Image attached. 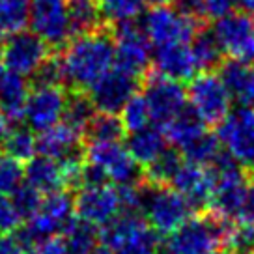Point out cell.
<instances>
[{"instance_id": "cell-1", "label": "cell", "mask_w": 254, "mask_h": 254, "mask_svg": "<svg viewBox=\"0 0 254 254\" xmlns=\"http://www.w3.org/2000/svg\"><path fill=\"white\" fill-rule=\"evenodd\" d=\"M64 84L73 92H88L114 65V40L111 30L99 28L65 43L60 53Z\"/></svg>"}, {"instance_id": "cell-2", "label": "cell", "mask_w": 254, "mask_h": 254, "mask_svg": "<svg viewBox=\"0 0 254 254\" xmlns=\"http://www.w3.org/2000/svg\"><path fill=\"white\" fill-rule=\"evenodd\" d=\"M234 221H228L211 209L190 215L182 226L170 232L163 243L165 254H213L228 238Z\"/></svg>"}, {"instance_id": "cell-3", "label": "cell", "mask_w": 254, "mask_h": 254, "mask_svg": "<svg viewBox=\"0 0 254 254\" xmlns=\"http://www.w3.org/2000/svg\"><path fill=\"white\" fill-rule=\"evenodd\" d=\"M138 192H140L138 213L161 236L165 234L168 236L170 232H174L194 211L174 187L157 185L144 180L138 185Z\"/></svg>"}, {"instance_id": "cell-4", "label": "cell", "mask_w": 254, "mask_h": 254, "mask_svg": "<svg viewBox=\"0 0 254 254\" xmlns=\"http://www.w3.org/2000/svg\"><path fill=\"white\" fill-rule=\"evenodd\" d=\"M73 211H75V198L71 194H67L65 190L51 192L41 200L40 209L30 219H26L28 222L19 230L15 238L28 253L43 241L58 238V234H62L67 222L73 219Z\"/></svg>"}, {"instance_id": "cell-5", "label": "cell", "mask_w": 254, "mask_h": 254, "mask_svg": "<svg viewBox=\"0 0 254 254\" xmlns=\"http://www.w3.org/2000/svg\"><path fill=\"white\" fill-rule=\"evenodd\" d=\"M157 236L140 213L124 211L103 226L101 241L112 254H161Z\"/></svg>"}, {"instance_id": "cell-6", "label": "cell", "mask_w": 254, "mask_h": 254, "mask_svg": "<svg viewBox=\"0 0 254 254\" xmlns=\"http://www.w3.org/2000/svg\"><path fill=\"white\" fill-rule=\"evenodd\" d=\"M111 34L114 40V65L142 80L151 64V43L140 23H135V19L114 23Z\"/></svg>"}, {"instance_id": "cell-7", "label": "cell", "mask_w": 254, "mask_h": 254, "mask_svg": "<svg viewBox=\"0 0 254 254\" xmlns=\"http://www.w3.org/2000/svg\"><path fill=\"white\" fill-rule=\"evenodd\" d=\"M187 101L206 126H219L230 114L232 97L221 77L213 71L194 75L187 88Z\"/></svg>"}, {"instance_id": "cell-8", "label": "cell", "mask_w": 254, "mask_h": 254, "mask_svg": "<svg viewBox=\"0 0 254 254\" xmlns=\"http://www.w3.org/2000/svg\"><path fill=\"white\" fill-rule=\"evenodd\" d=\"M140 26L151 45L161 47L170 43H189L204 24L182 13L176 6L165 4L153 6L144 15Z\"/></svg>"}, {"instance_id": "cell-9", "label": "cell", "mask_w": 254, "mask_h": 254, "mask_svg": "<svg viewBox=\"0 0 254 254\" xmlns=\"http://www.w3.org/2000/svg\"><path fill=\"white\" fill-rule=\"evenodd\" d=\"M88 163L101 168L118 187H133L144 182V170L120 142H88L84 150Z\"/></svg>"}, {"instance_id": "cell-10", "label": "cell", "mask_w": 254, "mask_h": 254, "mask_svg": "<svg viewBox=\"0 0 254 254\" xmlns=\"http://www.w3.org/2000/svg\"><path fill=\"white\" fill-rule=\"evenodd\" d=\"M217 138L226 153L249 172L254 170V107H239L217 127Z\"/></svg>"}, {"instance_id": "cell-11", "label": "cell", "mask_w": 254, "mask_h": 254, "mask_svg": "<svg viewBox=\"0 0 254 254\" xmlns=\"http://www.w3.org/2000/svg\"><path fill=\"white\" fill-rule=\"evenodd\" d=\"M142 95L151 114V124L165 127L185 111L187 92L178 80L168 79L157 71L148 73L142 79Z\"/></svg>"}, {"instance_id": "cell-12", "label": "cell", "mask_w": 254, "mask_h": 254, "mask_svg": "<svg viewBox=\"0 0 254 254\" xmlns=\"http://www.w3.org/2000/svg\"><path fill=\"white\" fill-rule=\"evenodd\" d=\"M51 47L32 30L9 34L0 49V62L11 73L32 77V73L51 56Z\"/></svg>"}, {"instance_id": "cell-13", "label": "cell", "mask_w": 254, "mask_h": 254, "mask_svg": "<svg viewBox=\"0 0 254 254\" xmlns=\"http://www.w3.org/2000/svg\"><path fill=\"white\" fill-rule=\"evenodd\" d=\"M213 34L224 55L254 65V15L247 11H230L217 17Z\"/></svg>"}, {"instance_id": "cell-14", "label": "cell", "mask_w": 254, "mask_h": 254, "mask_svg": "<svg viewBox=\"0 0 254 254\" xmlns=\"http://www.w3.org/2000/svg\"><path fill=\"white\" fill-rule=\"evenodd\" d=\"M28 24L49 47H64L71 40L65 0H30Z\"/></svg>"}, {"instance_id": "cell-15", "label": "cell", "mask_w": 254, "mask_h": 254, "mask_svg": "<svg viewBox=\"0 0 254 254\" xmlns=\"http://www.w3.org/2000/svg\"><path fill=\"white\" fill-rule=\"evenodd\" d=\"M75 211L77 217L95 226H107L120 213H124L120 187H112L109 183L82 187L75 196Z\"/></svg>"}, {"instance_id": "cell-16", "label": "cell", "mask_w": 254, "mask_h": 254, "mask_svg": "<svg viewBox=\"0 0 254 254\" xmlns=\"http://www.w3.org/2000/svg\"><path fill=\"white\" fill-rule=\"evenodd\" d=\"M138 82L140 79H136L135 75L114 65L88 90V95L97 112L118 114L127 101L136 94Z\"/></svg>"}, {"instance_id": "cell-17", "label": "cell", "mask_w": 254, "mask_h": 254, "mask_svg": "<svg viewBox=\"0 0 254 254\" xmlns=\"http://www.w3.org/2000/svg\"><path fill=\"white\" fill-rule=\"evenodd\" d=\"M67 90L62 86H32L24 107V122L36 133L55 127L64 116Z\"/></svg>"}, {"instance_id": "cell-18", "label": "cell", "mask_w": 254, "mask_h": 254, "mask_svg": "<svg viewBox=\"0 0 254 254\" xmlns=\"http://www.w3.org/2000/svg\"><path fill=\"white\" fill-rule=\"evenodd\" d=\"M194 211H206L213 194V176L209 167L196 163H183L170 182Z\"/></svg>"}, {"instance_id": "cell-19", "label": "cell", "mask_w": 254, "mask_h": 254, "mask_svg": "<svg viewBox=\"0 0 254 254\" xmlns=\"http://www.w3.org/2000/svg\"><path fill=\"white\" fill-rule=\"evenodd\" d=\"M84 135L79 131L71 129L65 124H56L47 131L40 133L38 136V151L41 155H49L58 161H75V159H84Z\"/></svg>"}, {"instance_id": "cell-20", "label": "cell", "mask_w": 254, "mask_h": 254, "mask_svg": "<svg viewBox=\"0 0 254 254\" xmlns=\"http://www.w3.org/2000/svg\"><path fill=\"white\" fill-rule=\"evenodd\" d=\"M153 65L157 73L178 82L190 80L198 69L192 49L187 43H170V45L155 47Z\"/></svg>"}, {"instance_id": "cell-21", "label": "cell", "mask_w": 254, "mask_h": 254, "mask_svg": "<svg viewBox=\"0 0 254 254\" xmlns=\"http://www.w3.org/2000/svg\"><path fill=\"white\" fill-rule=\"evenodd\" d=\"M24 180L41 194H51L56 190L67 189L65 170L58 159L49 155H34L26 163L24 168Z\"/></svg>"}, {"instance_id": "cell-22", "label": "cell", "mask_w": 254, "mask_h": 254, "mask_svg": "<svg viewBox=\"0 0 254 254\" xmlns=\"http://www.w3.org/2000/svg\"><path fill=\"white\" fill-rule=\"evenodd\" d=\"M219 77L230 97L241 107H254V65L241 60H224L219 67Z\"/></svg>"}, {"instance_id": "cell-23", "label": "cell", "mask_w": 254, "mask_h": 254, "mask_svg": "<svg viewBox=\"0 0 254 254\" xmlns=\"http://www.w3.org/2000/svg\"><path fill=\"white\" fill-rule=\"evenodd\" d=\"M30 84L26 77L11 71H0V114L8 124H19L24 116Z\"/></svg>"}, {"instance_id": "cell-24", "label": "cell", "mask_w": 254, "mask_h": 254, "mask_svg": "<svg viewBox=\"0 0 254 254\" xmlns=\"http://www.w3.org/2000/svg\"><path fill=\"white\" fill-rule=\"evenodd\" d=\"M168 138L165 135V129L159 126H146L138 131H133L127 138V150L133 155L136 163L142 168L151 165L155 159L167 150Z\"/></svg>"}, {"instance_id": "cell-25", "label": "cell", "mask_w": 254, "mask_h": 254, "mask_svg": "<svg viewBox=\"0 0 254 254\" xmlns=\"http://www.w3.org/2000/svg\"><path fill=\"white\" fill-rule=\"evenodd\" d=\"M71 38L103 28V13L97 0H65Z\"/></svg>"}, {"instance_id": "cell-26", "label": "cell", "mask_w": 254, "mask_h": 254, "mask_svg": "<svg viewBox=\"0 0 254 254\" xmlns=\"http://www.w3.org/2000/svg\"><path fill=\"white\" fill-rule=\"evenodd\" d=\"M207 133L206 124L194 114L192 111H185L178 114L168 126H165V135L168 142H172L178 151L187 150L190 144L196 142L200 136Z\"/></svg>"}, {"instance_id": "cell-27", "label": "cell", "mask_w": 254, "mask_h": 254, "mask_svg": "<svg viewBox=\"0 0 254 254\" xmlns=\"http://www.w3.org/2000/svg\"><path fill=\"white\" fill-rule=\"evenodd\" d=\"M99 239L101 234L97 232V226L80 217H73L62 232V241L69 254L92 253Z\"/></svg>"}, {"instance_id": "cell-28", "label": "cell", "mask_w": 254, "mask_h": 254, "mask_svg": "<svg viewBox=\"0 0 254 254\" xmlns=\"http://www.w3.org/2000/svg\"><path fill=\"white\" fill-rule=\"evenodd\" d=\"M190 43H192L190 49H192V55L196 58L198 69L213 71V69L221 67V64L224 62V51H222L217 36L213 34V28L209 30V28H206V24L200 26L198 32L194 34V38L190 40Z\"/></svg>"}, {"instance_id": "cell-29", "label": "cell", "mask_w": 254, "mask_h": 254, "mask_svg": "<svg viewBox=\"0 0 254 254\" xmlns=\"http://www.w3.org/2000/svg\"><path fill=\"white\" fill-rule=\"evenodd\" d=\"M95 107L90 99L88 92H73L67 90V101H65V111H64V124L71 129L79 131L80 135L86 133V127L90 120L94 118Z\"/></svg>"}, {"instance_id": "cell-30", "label": "cell", "mask_w": 254, "mask_h": 254, "mask_svg": "<svg viewBox=\"0 0 254 254\" xmlns=\"http://www.w3.org/2000/svg\"><path fill=\"white\" fill-rule=\"evenodd\" d=\"M0 146L6 155L21 161V163L24 161L28 163L38 151V136H34V131L28 126H15L13 129H8Z\"/></svg>"}, {"instance_id": "cell-31", "label": "cell", "mask_w": 254, "mask_h": 254, "mask_svg": "<svg viewBox=\"0 0 254 254\" xmlns=\"http://www.w3.org/2000/svg\"><path fill=\"white\" fill-rule=\"evenodd\" d=\"M126 135V127L118 114L95 112L90 120L84 136L88 142H120Z\"/></svg>"}, {"instance_id": "cell-32", "label": "cell", "mask_w": 254, "mask_h": 254, "mask_svg": "<svg viewBox=\"0 0 254 254\" xmlns=\"http://www.w3.org/2000/svg\"><path fill=\"white\" fill-rule=\"evenodd\" d=\"M182 165L183 161L180 157V151L167 148L151 165L146 167L144 180L150 183H157V185H170V182L174 180L176 172L180 170Z\"/></svg>"}, {"instance_id": "cell-33", "label": "cell", "mask_w": 254, "mask_h": 254, "mask_svg": "<svg viewBox=\"0 0 254 254\" xmlns=\"http://www.w3.org/2000/svg\"><path fill=\"white\" fill-rule=\"evenodd\" d=\"M30 0H0V32L13 34L28 24Z\"/></svg>"}, {"instance_id": "cell-34", "label": "cell", "mask_w": 254, "mask_h": 254, "mask_svg": "<svg viewBox=\"0 0 254 254\" xmlns=\"http://www.w3.org/2000/svg\"><path fill=\"white\" fill-rule=\"evenodd\" d=\"M97 2L103 17L112 24L136 19L144 6V0H97Z\"/></svg>"}, {"instance_id": "cell-35", "label": "cell", "mask_w": 254, "mask_h": 254, "mask_svg": "<svg viewBox=\"0 0 254 254\" xmlns=\"http://www.w3.org/2000/svg\"><path fill=\"white\" fill-rule=\"evenodd\" d=\"M120 118L124 122L126 131H129V133L150 126L151 114H150V109H148V103L144 99V95H138V94L133 95L126 103V107L122 109V116Z\"/></svg>"}, {"instance_id": "cell-36", "label": "cell", "mask_w": 254, "mask_h": 254, "mask_svg": "<svg viewBox=\"0 0 254 254\" xmlns=\"http://www.w3.org/2000/svg\"><path fill=\"white\" fill-rule=\"evenodd\" d=\"M232 254L254 253V221H236L232 224L226 243Z\"/></svg>"}, {"instance_id": "cell-37", "label": "cell", "mask_w": 254, "mask_h": 254, "mask_svg": "<svg viewBox=\"0 0 254 254\" xmlns=\"http://www.w3.org/2000/svg\"><path fill=\"white\" fill-rule=\"evenodd\" d=\"M24 180V168L21 161L9 157L4 151L0 153V192L11 194L15 192Z\"/></svg>"}, {"instance_id": "cell-38", "label": "cell", "mask_w": 254, "mask_h": 254, "mask_svg": "<svg viewBox=\"0 0 254 254\" xmlns=\"http://www.w3.org/2000/svg\"><path fill=\"white\" fill-rule=\"evenodd\" d=\"M30 79H32V86H62L64 75H62L60 56L51 53V56H49L47 60L32 73Z\"/></svg>"}, {"instance_id": "cell-39", "label": "cell", "mask_w": 254, "mask_h": 254, "mask_svg": "<svg viewBox=\"0 0 254 254\" xmlns=\"http://www.w3.org/2000/svg\"><path fill=\"white\" fill-rule=\"evenodd\" d=\"M9 196H11V202H13L15 209L19 211V215H21V219H30L32 215L40 209V204H41V200H43L40 190H36L32 185H28V183H23V185H21L15 192H11Z\"/></svg>"}, {"instance_id": "cell-40", "label": "cell", "mask_w": 254, "mask_h": 254, "mask_svg": "<svg viewBox=\"0 0 254 254\" xmlns=\"http://www.w3.org/2000/svg\"><path fill=\"white\" fill-rule=\"evenodd\" d=\"M21 215L15 209L11 196L0 192V234H11L21 224Z\"/></svg>"}, {"instance_id": "cell-41", "label": "cell", "mask_w": 254, "mask_h": 254, "mask_svg": "<svg viewBox=\"0 0 254 254\" xmlns=\"http://www.w3.org/2000/svg\"><path fill=\"white\" fill-rule=\"evenodd\" d=\"M176 8L187 17L198 21V23L206 24L207 19V9H206V0H174Z\"/></svg>"}, {"instance_id": "cell-42", "label": "cell", "mask_w": 254, "mask_h": 254, "mask_svg": "<svg viewBox=\"0 0 254 254\" xmlns=\"http://www.w3.org/2000/svg\"><path fill=\"white\" fill-rule=\"evenodd\" d=\"M28 254H69V253H67V249H65L62 239L51 238L47 241L40 243V245H36L32 251H28Z\"/></svg>"}, {"instance_id": "cell-43", "label": "cell", "mask_w": 254, "mask_h": 254, "mask_svg": "<svg viewBox=\"0 0 254 254\" xmlns=\"http://www.w3.org/2000/svg\"><path fill=\"white\" fill-rule=\"evenodd\" d=\"M238 0H206L207 17H222L230 13Z\"/></svg>"}, {"instance_id": "cell-44", "label": "cell", "mask_w": 254, "mask_h": 254, "mask_svg": "<svg viewBox=\"0 0 254 254\" xmlns=\"http://www.w3.org/2000/svg\"><path fill=\"white\" fill-rule=\"evenodd\" d=\"M26 251L19 243L15 236L9 234H0V254H24Z\"/></svg>"}, {"instance_id": "cell-45", "label": "cell", "mask_w": 254, "mask_h": 254, "mask_svg": "<svg viewBox=\"0 0 254 254\" xmlns=\"http://www.w3.org/2000/svg\"><path fill=\"white\" fill-rule=\"evenodd\" d=\"M243 221H254V172H249V182H247L245 219H243Z\"/></svg>"}, {"instance_id": "cell-46", "label": "cell", "mask_w": 254, "mask_h": 254, "mask_svg": "<svg viewBox=\"0 0 254 254\" xmlns=\"http://www.w3.org/2000/svg\"><path fill=\"white\" fill-rule=\"evenodd\" d=\"M238 4L243 8V11L254 15V0H238Z\"/></svg>"}, {"instance_id": "cell-47", "label": "cell", "mask_w": 254, "mask_h": 254, "mask_svg": "<svg viewBox=\"0 0 254 254\" xmlns=\"http://www.w3.org/2000/svg\"><path fill=\"white\" fill-rule=\"evenodd\" d=\"M8 129H9L8 120L0 114V144H2V140H4V136H6V133H8Z\"/></svg>"}, {"instance_id": "cell-48", "label": "cell", "mask_w": 254, "mask_h": 254, "mask_svg": "<svg viewBox=\"0 0 254 254\" xmlns=\"http://www.w3.org/2000/svg\"><path fill=\"white\" fill-rule=\"evenodd\" d=\"M170 2H174V0H144V4H150V6H165Z\"/></svg>"}, {"instance_id": "cell-49", "label": "cell", "mask_w": 254, "mask_h": 254, "mask_svg": "<svg viewBox=\"0 0 254 254\" xmlns=\"http://www.w3.org/2000/svg\"><path fill=\"white\" fill-rule=\"evenodd\" d=\"M88 254H112V253H111V249H109V247H105V245L99 247V245H97L92 253H88Z\"/></svg>"}, {"instance_id": "cell-50", "label": "cell", "mask_w": 254, "mask_h": 254, "mask_svg": "<svg viewBox=\"0 0 254 254\" xmlns=\"http://www.w3.org/2000/svg\"><path fill=\"white\" fill-rule=\"evenodd\" d=\"M213 254H232V253L228 251V249H226V251H221V249H219V251H215Z\"/></svg>"}, {"instance_id": "cell-51", "label": "cell", "mask_w": 254, "mask_h": 254, "mask_svg": "<svg viewBox=\"0 0 254 254\" xmlns=\"http://www.w3.org/2000/svg\"><path fill=\"white\" fill-rule=\"evenodd\" d=\"M0 65H2V62H0ZM0 71H2V69H0Z\"/></svg>"}, {"instance_id": "cell-52", "label": "cell", "mask_w": 254, "mask_h": 254, "mask_svg": "<svg viewBox=\"0 0 254 254\" xmlns=\"http://www.w3.org/2000/svg\"><path fill=\"white\" fill-rule=\"evenodd\" d=\"M0 36H2V32H0Z\"/></svg>"}, {"instance_id": "cell-53", "label": "cell", "mask_w": 254, "mask_h": 254, "mask_svg": "<svg viewBox=\"0 0 254 254\" xmlns=\"http://www.w3.org/2000/svg\"><path fill=\"white\" fill-rule=\"evenodd\" d=\"M251 254H254V253H251Z\"/></svg>"}]
</instances>
